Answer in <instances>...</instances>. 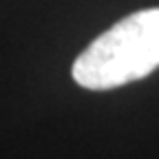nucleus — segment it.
<instances>
[{"mask_svg": "<svg viewBox=\"0 0 159 159\" xmlns=\"http://www.w3.org/2000/svg\"><path fill=\"white\" fill-rule=\"evenodd\" d=\"M159 66V7L144 9L97 35L73 62V80L108 91L150 75Z\"/></svg>", "mask_w": 159, "mask_h": 159, "instance_id": "obj_1", "label": "nucleus"}]
</instances>
